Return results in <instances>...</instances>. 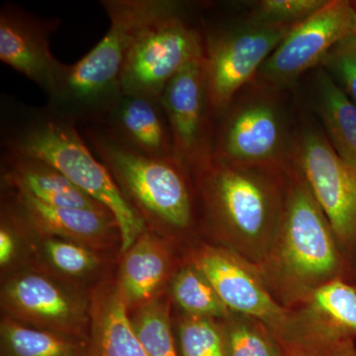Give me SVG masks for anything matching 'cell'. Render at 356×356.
Instances as JSON below:
<instances>
[{"mask_svg": "<svg viewBox=\"0 0 356 356\" xmlns=\"http://www.w3.org/2000/svg\"><path fill=\"white\" fill-rule=\"evenodd\" d=\"M1 149L39 159L65 175L102 204L118 225L121 252H126L146 232L108 170L89 149L74 120L50 108L34 107L11 97L1 100Z\"/></svg>", "mask_w": 356, "mask_h": 356, "instance_id": "obj_1", "label": "cell"}, {"mask_svg": "<svg viewBox=\"0 0 356 356\" xmlns=\"http://www.w3.org/2000/svg\"><path fill=\"white\" fill-rule=\"evenodd\" d=\"M108 32L74 65H67L48 105L79 127L97 124L121 97V79L133 44L156 20L177 13V0H102Z\"/></svg>", "mask_w": 356, "mask_h": 356, "instance_id": "obj_2", "label": "cell"}, {"mask_svg": "<svg viewBox=\"0 0 356 356\" xmlns=\"http://www.w3.org/2000/svg\"><path fill=\"white\" fill-rule=\"evenodd\" d=\"M346 264L325 213L293 165L280 226L259 262L267 285L289 308L321 285L343 277Z\"/></svg>", "mask_w": 356, "mask_h": 356, "instance_id": "obj_3", "label": "cell"}, {"mask_svg": "<svg viewBox=\"0 0 356 356\" xmlns=\"http://www.w3.org/2000/svg\"><path fill=\"white\" fill-rule=\"evenodd\" d=\"M290 170L229 165L213 159L194 173L208 216L259 262L280 226Z\"/></svg>", "mask_w": 356, "mask_h": 356, "instance_id": "obj_4", "label": "cell"}, {"mask_svg": "<svg viewBox=\"0 0 356 356\" xmlns=\"http://www.w3.org/2000/svg\"><path fill=\"white\" fill-rule=\"evenodd\" d=\"M289 89L255 77L215 122L214 156L229 165L289 170L297 127Z\"/></svg>", "mask_w": 356, "mask_h": 356, "instance_id": "obj_5", "label": "cell"}, {"mask_svg": "<svg viewBox=\"0 0 356 356\" xmlns=\"http://www.w3.org/2000/svg\"><path fill=\"white\" fill-rule=\"evenodd\" d=\"M96 158L108 170L142 219L185 229L193 221L191 170L177 159H154L134 151L99 125L79 127Z\"/></svg>", "mask_w": 356, "mask_h": 356, "instance_id": "obj_6", "label": "cell"}, {"mask_svg": "<svg viewBox=\"0 0 356 356\" xmlns=\"http://www.w3.org/2000/svg\"><path fill=\"white\" fill-rule=\"evenodd\" d=\"M293 165L325 213L346 261L356 262V168L309 122L297 127Z\"/></svg>", "mask_w": 356, "mask_h": 356, "instance_id": "obj_7", "label": "cell"}, {"mask_svg": "<svg viewBox=\"0 0 356 356\" xmlns=\"http://www.w3.org/2000/svg\"><path fill=\"white\" fill-rule=\"evenodd\" d=\"M291 28L268 27L248 20L235 26H204V64L215 120L254 81Z\"/></svg>", "mask_w": 356, "mask_h": 356, "instance_id": "obj_8", "label": "cell"}, {"mask_svg": "<svg viewBox=\"0 0 356 356\" xmlns=\"http://www.w3.org/2000/svg\"><path fill=\"white\" fill-rule=\"evenodd\" d=\"M187 7L156 20L140 35L124 67L122 95L161 98L185 65L203 57L202 27L189 20Z\"/></svg>", "mask_w": 356, "mask_h": 356, "instance_id": "obj_9", "label": "cell"}, {"mask_svg": "<svg viewBox=\"0 0 356 356\" xmlns=\"http://www.w3.org/2000/svg\"><path fill=\"white\" fill-rule=\"evenodd\" d=\"M355 35L356 11L350 0H329L291 28L257 77L275 88L290 89L300 76L317 69L337 44Z\"/></svg>", "mask_w": 356, "mask_h": 356, "instance_id": "obj_10", "label": "cell"}, {"mask_svg": "<svg viewBox=\"0 0 356 356\" xmlns=\"http://www.w3.org/2000/svg\"><path fill=\"white\" fill-rule=\"evenodd\" d=\"M161 102L172 131L175 159L194 175L214 159L216 120L208 96L204 56L173 77Z\"/></svg>", "mask_w": 356, "mask_h": 356, "instance_id": "obj_11", "label": "cell"}, {"mask_svg": "<svg viewBox=\"0 0 356 356\" xmlns=\"http://www.w3.org/2000/svg\"><path fill=\"white\" fill-rule=\"evenodd\" d=\"M232 313L259 321L278 339L286 332L289 309L275 299L261 269L226 248L203 247L192 259Z\"/></svg>", "mask_w": 356, "mask_h": 356, "instance_id": "obj_12", "label": "cell"}, {"mask_svg": "<svg viewBox=\"0 0 356 356\" xmlns=\"http://www.w3.org/2000/svg\"><path fill=\"white\" fill-rule=\"evenodd\" d=\"M60 26V18L39 17L13 2L0 9V60L37 84L48 97L67 65L50 48L51 35Z\"/></svg>", "mask_w": 356, "mask_h": 356, "instance_id": "obj_13", "label": "cell"}, {"mask_svg": "<svg viewBox=\"0 0 356 356\" xmlns=\"http://www.w3.org/2000/svg\"><path fill=\"white\" fill-rule=\"evenodd\" d=\"M2 301L17 320L65 336L76 334L84 322L81 302L40 274H25L9 282Z\"/></svg>", "mask_w": 356, "mask_h": 356, "instance_id": "obj_14", "label": "cell"}, {"mask_svg": "<svg viewBox=\"0 0 356 356\" xmlns=\"http://www.w3.org/2000/svg\"><path fill=\"white\" fill-rule=\"evenodd\" d=\"M288 309L289 324L277 341L356 339V286L344 277L321 285Z\"/></svg>", "mask_w": 356, "mask_h": 356, "instance_id": "obj_15", "label": "cell"}, {"mask_svg": "<svg viewBox=\"0 0 356 356\" xmlns=\"http://www.w3.org/2000/svg\"><path fill=\"white\" fill-rule=\"evenodd\" d=\"M95 125L106 129L144 156L175 158L172 131L161 98L122 95L104 118Z\"/></svg>", "mask_w": 356, "mask_h": 356, "instance_id": "obj_16", "label": "cell"}, {"mask_svg": "<svg viewBox=\"0 0 356 356\" xmlns=\"http://www.w3.org/2000/svg\"><path fill=\"white\" fill-rule=\"evenodd\" d=\"M26 219L35 231L47 238H58L74 243H99L118 229L108 210L55 207L47 205L28 194L15 191Z\"/></svg>", "mask_w": 356, "mask_h": 356, "instance_id": "obj_17", "label": "cell"}, {"mask_svg": "<svg viewBox=\"0 0 356 356\" xmlns=\"http://www.w3.org/2000/svg\"><path fill=\"white\" fill-rule=\"evenodd\" d=\"M4 181L15 191L55 207L107 210L53 166L39 159L2 152Z\"/></svg>", "mask_w": 356, "mask_h": 356, "instance_id": "obj_18", "label": "cell"}, {"mask_svg": "<svg viewBox=\"0 0 356 356\" xmlns=\"http://www.w3.org/2000/svg\"><path fill=\"white\" fill-rule=\"evenodd\" d=\"M88 356H149L117 285L103 288L93 297Z\"/></svg>", "mask_w": 356, "mask_h": 356, "instance_id": "obj_19", "label": "cell"}, {"mask_svg": "<svg viewBox=\"0 0 356 356\" xmlns=\"http://www.w3.org/2000/svg\"><path fill=\"white\" fill-rule=\"evenodd\" d=\"M311 102L332 149L356 168V106L323 67L312 76Z\"/></svg>", "mask_w": 356, "mask_h": 356, "instance_id": "obj_20", "label": "cell"}, {"mask_svg": "<svg viewBox=\"0 0 356 356\" xmlns=\"http://www.w3.org/2000/svg\"><path fill=\"white\" fill-rule=\"evenodd\" d=\"M168 269L165 250L158 238L145 233L125 252L117 284L126 305H143L161 287Z\"/></svg>", "mask_w": 356, "mask_h": 356, "instance_id": "obj_21", "label": "cell"}, {"mask_svg": "<svg viewBox=\"0 0 356 356\" xmlns=\"http://www.w3.org/2000/svg\"><path fill=\"white\" fill-rule=\"evenodd\" d=\"M1 356H88L81 343L65 334L21 324L13 318L1 323Z\"/></svg>", "mask_w": 356, "mask_h": 356, "instance_id": "obj_22", "label": "cell"}, {"mask_svg": "<svg viewBox=\"0 0 356 356\" xmlns=\"http://www.w3.org/2000/svg\"><path fill=\"white\" fill-rule=\"evenodd\" d=\"M175 301L188 316L199 318H228L232 312L196 267L182 269L172 284Z\"/></svg>", "mask_w": 356, "mask_h": 356, "instance_id": "obj_23", "label": "cell"}, {"mask_svg": "<svg viewBox=\"0 0 356 356\" xmlns=\"http://www.w3.org/2000/svg\"><path fill=\"white\" fill-rule=\"evenodd\" d=\"M131 321L149 356H177L165 302L154 300L143 304Z\"/></svg>", "mask_w": 356, "mask_h": 356, "instance_id": "obj_24", "label": "cell"}, {"mask_svg": "<svg viewBox=\"0 0 356 356\" xmlns=\"http://www.w3.org/2000/svg\"><path fill=\"white\" fill-rule=\"evenodd\" d=\"M228 318L229 356H282L277 339L259 321L236 313Z\"/></svg>", "mask_w": 356, "mask_h": 356, "instance_id": "obj_25", "label": "cell"}, {"mask_svg": "<svg viewBox=\"0 0 356 356\" xmlns=\"http://www.w3.org/2000/svg\"><path fill=\"white\" fill-rule=\"evenodd\" d=\"M182 356H229L226 329L214 318L187 315L179 327Z\"/></svg>", "mask_w": 356, "mask_h": 356, "instance_id": "obj_26", "label": "cell"}, {"mask_svg": "<svg viewBox=\"0 0 356 356\" xmlns=\"http://www.w3.org/2000/svg\"><path fill=\"white\" fill-rule=\"evenodd\" d=\"M329 0H261L254 2L248 21L268 27H294L310 17Z\"/></svg>", "mask_w": 356, "mask_h": 356, "instance_id": "obj_27", "label": "cell"}, {"mask_svg": "<svg viewBox=\"0 0 356 356\" xmlns=\"http://www.w3.org/2000/svg\"><path fill=\"white\" fill-rule=\"evenodd\" d=\"M44 252L49 261L60 273L79 276L92 271L97 257L81 243L58 238H47Z\"/></svg>", "mask_w": 356, "mask_h": 356, "instance_id": "obj_28", "label": "cell"}, {"mask_svg": "<svg viewBox=\"0 0 356 356\" xmlns=\"http://www.w3.org/2000/svg\"><path fill=\"white\" fill-rule=\"evenodd\" d=\"M318 67L334 79L356 106V35L337 44Z\"/></svg>", "mask_w": 356, "mask_h": 356, "instance_id": "obj_29", "label": "cell"}, {"mask_svg": "<svg viewBox=\"0 0 356 356\" xmlns=\"http://www.w3.org/2000/svg\"><path fill=\"white\" fill-rule=\"evenodd\" d=\"M277 341L282 356H356L355 339L296 337Z\"/></svg>", "mask_w": 356, "mask_h": 356, "instance_id": "obj_30", "label": "cell"}, {"mask_svg": "<svg viewBox=\"0 0 356 356\" xmlns=\"http://www.w3.org/2000/svg\"><path fill=\"white\" fill-rule=\"evenodd\" d=\"M15 254V238L13 232L2 226L0 229V264L6 266Z\"/></svg>", "mask_w": 356, "mask_h": 356, "instance_id": "obj_31", "label": "cell"}, {"mask_svg": "<svg viewBox=\"0 0 356 356\" xmlns=\"http://www.w3.org/2000/svg\"><path fill=\"white\" fill-rule=\"evenodd\" d=\"M351 4H353V8H355L356 11V0H351Z\"/></svg>", "mask_w": 356, "mask_h": 356, "instance_id": "obj_32", "label": "cell"}]
</instances>
